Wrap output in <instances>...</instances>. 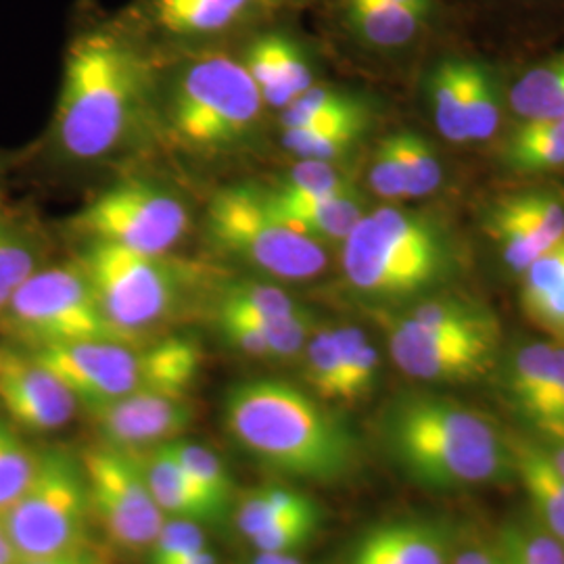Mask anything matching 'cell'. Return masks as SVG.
I'll return each mask as SVG.
<instances>
[{
	"label": "cell",
	"instance_id": "1",
	"mask_svg": "<svg viewBox=\"0 0 564 564\" xmlns=\"http://www.w3.org/2000/svg\"><path fill=\"white\" fill-rule=\"evenodd\" d=\"M149 63L120 28L80 32L65 53L53 142L72 162H97L118 151L141 118Z\"/></svg>",
	"mask_w": 564,
	"mask_h": 564
},
{
	"label": "cell",
	"instance_id": "2",
	"mask_svg": "<svg viewBox=\"0 0 564 564\" xmlns=\"http://www.w3.org/2000/svg\"><path fill=\"white\" fill-rule=\"evenodd\" d=\"M230 437L263 466L297 479L337 481L358 460V445L323 402L295 384L256 379L228 391Z\"/></svg>",
	"mask_w": 564,
	"mask_h": 564
},
{
	"label": "cell",
	"instance_id": "3",
	"mask_svg": "<svg viewBox=\"0 0 564 564\" xmlns=\"http://www.w3.org/2000/svg\"><path fill=\"white\" fill-rule=\"evenodd\" d=\"M395 463L429 489L458 491L514 479L510 437L485 414L433 393H410L384 421Z\"/></svg>",
	"mask_w": 564,
	"mask_h": 564
},
{
	"label": "cell",
	"instance_id": "4",
	"mask_svg": "<svg viewBox=\"0 0 564 564\" xmlns=\"http://www.w3.org/2000/svg\"><path fill=\"white\" fill-rule=\"evenodd\" d=\"M32 351L84 408L139 393L188 395L203 366L199 343L186 337L72 343Z\"/></svg>",
	"mask_w": 564,
	"mask_h": 564
},
{
	"label": "cell",
	"instance_id": "5",
	"mask_svg": "<svg viewBox=\"0 0 564 564\" xmlns=\"http://www.w3.org/2000/svg\"><path fill=\"white\" fill-rule=\"evenodd\" d=\"M343 274L370 297L398 300L433 286L447 274L449 249L429 218L379 207L364 214L343 241Z\"/></svg>",
	"mask_w": 564,
	"mask_h": 564
},
{
	"label": "cell",
	"instance_id": "6",
	"mask_svg": "<svg viewBox=\"0 0 564 564\" xmlns=\"http://www.w3.org/2000/svg\"><path fill=\"white\" fill-rule=\"evenodd\" d=\"M262 95L241 57L205 51L184 63L170 120L176 137L199 151H224L245 141L263 109Z\"/></svg>",
	"mask_w": 564,
	"mask_h": 564
},
{
	"label": "cell",
	"instance_id": "7",
	"mask_svg": "<svg viewBox=\"0 0 564 564\" xmlns=\"http://www.w3.org/2000/svg\"><path fill=\"white\" fill-rule=\"evenodd\" d=\"M78 265L107 321L132 341L163 323L197 279L193 268L167 260V253L151 256L102 241H88Z\"/></svg>",
	"mask_w": 564,
	"mask_h": 564
},
{
	"label": "cell",
	"instance_id": "8",
	"mask_svg": "<svg viewBox=\"0 0 564 564\" xmlns=\"http://www.w3.org/2000/svg\"><path fill=\"white\" fill-rule=\"evenodd\" d=\"M207 230L224 251L279 281H312L328 262L324 245L284 223L256 186L218 191L207 205Z\"/></svg>",
	"mask_w": 564,
	"mask_h": 564
},
{
	"label": "cell",
	"instance_id": "9",
	"mask_svg": "<svg viewBox=\"0 0 564 564\" xmlns=\"http://www.w3.org/2000/svg\"><path fill=\"white\" fill-rule=\"evenodd\" d=\"M90 519L80 460L63 449L39 452L30 484L0 517L20 563L82 552Z\"/></svg>",
	"mask_w": 564,
	"mask_h": 564
},
{
	"label": "cell",
	"instance_id": "10",
	"mask_svg": "<svg viewBox=\"0 0 564 564\" xmlns=\"http://www.w3.org/2000/svg\"><path fill=\"white\" fill-rule=\"evenodd\" d=\"M0 330L28 349L86 341H132L102 314L80 265H42L7 305Z\"/></svg>",
	"mask_w": 564,
	"mask_h": 564
},
{
	"label": "cell",
	"instance_id": "11",
	"mask_svg": "<svg viewBox=\"0 0 564 564\" xmlns=\"http://www.w3.org/2000/svg\"><path fill=\"white\" fill-rule=\"evenodd\" d=\"M93 519L121 552H149L167 517L155 502L137 452L90 445L82 452Z\"/></svg>",
	"mask_w": 564,
	"mask_h": 564
},
{
	"label": "cell",
	"instance_id": "12",
	"mask_svg": "<svg viewBox=\"0 0 564 564\" xmlns=\"http://www.w3.org/2000/svg\"><path fill=\"white\" fill-rule=\"evenodd\" d=\"M188 226V209L176 195L141 181L102 191L74 220V228L88 241L111 242L151 256L176 247Z\"/></svg>",
	"mask_w": 564,
	"mask_h": 564
},
{
	"label": "cell",
	"instance_id": "13",
	"mask_svg": "<svg viewBox=\"0 0 564 564\" xmlns=\"http://www.w3.org/2000/svg\"><path fill=\"white\" fill-rule=\"evenodd\" d=\"M387 345L395 366L424 383H466L496 360L500 335H442L403 318H387Z\"/></svg>",
	"mask_w": 564,
	"mask_h": 564
},
{
	"label": "cell",
	"instance_id": "14",
	"mask_svg": "<svg viewBox=\"0 0 564 564\" xmlns=\"http://www.w3.org/2000/svg\"><path fill=\"white\" fill-rule=\"evenodd\" d=\"M0 410L21 431L51 433L74 419L78 400L32 349L0 343Z\"/></svg>",
	"mask_w": 564,
	"mask_h": 564
},
{
	"label": "cell",
	"instance_id": "15",
	"mask_svg": "<svg viewBox=\"0 0 564 564\" xmlns=\"http://www.w3.org/2000/svg\"><path fill=\"white\" fill-rule=\"evenodd\" d=\"M487 235L500 247L512 272L523 274L535 258L564 237L563 197L552 191H524L489 209Z\"/></svg>",
	"mask_w": 564,
	"mask_h": 564
},
{
	"label": "cell",
	"instance_id": "16",
	"mask_svg": "<svg viewBox=\"0 0 564 564\" xmlns=\"http://www.w3.org/2000/svg\"><path fill=\"white\" fill-rule=\"evenodd\" d=\"M102 444L128 452L181 440L193 421L188 395L139 393L86 408Z\"/></svg>",
	"mask_w": 564,
	"mask_h": 564
},
{
	"label": "cell",
	"instance_id": "17",
	"mask_svg": "<svg viewBox=\"0 0 564 564\" xmlns=\"http://www.w3.org/2000/svg\"><path fill=\"white\" fill-rule=\"evenodd\" d=\"M281 0H149L147 18L176 41H209L270 18Z\"/></svg>",
	"mask_w": 564,
	"mask_h": 564
},
{
	"label": "cell",
	"instance_id": "18",
	"mask_svg": "<svg viewBox=\"0 0 564 564\" xmlns=\"http://www.w3.org/2000/svg\"><path fill=\"white\" fill-rule=\"evenodd\" d=\"M456 531L435 519H398L368 529L347 564H449Z\"/></svg>",
	"mask_w": 564,
	"mask_h": 564
},
{
	"label": "cell",
	"instance_id": "19",
	"mask_svg": "<svg viewBox=\"0 0 564 564\" xmlns=\"http://www.w3.org/2000/svg\"><path fill=\"white\" fill-rule=\"evenodd\" d=\"M241 61L270 107L284 109L314 86L305 48L286 32H258L242 48Z\"/></svg>",
	"mask_w": 564,
	"mask_h": 564
},
{
	"label": "cell",
	"instance_id": "20",
	"mask_svg": "<svg viewBox=\"0 0 564 564\" xmlns=\"http://www.w3.org/2000/svg\"><path fill=\"white\" fill-rule=\"evenodd\" d=\"M139 460L149 489L167 519L209 523L223 517V510L203 494L165 444L149 447L144 456L139 454Z\"/></svg>",
	"mask_w": 564,
	"mask_h": 564
},
{
	"label": "cell",
	"instance_id": "21",
	"mask_svg": "<svg viewBox=\"0 0 564 564\" xmlns=\"http://www.w3.org/2000/svg\"><path fill=\"white\" fill-rule=\"evenodd\" d=\"M265 197L284 223L321 245L345 241L366 214L354 188L337 195L307 199L281 197L272 191H265Z\"/></svg>",
	"mask_w": 564,
	"mask_h": 564
},
{
	"label": "cell",
	"instance_id": "22",
	"mask_svg": "<svg viewBox=\"0 0 564 564\" xmlns=\"http://www.w3.org/2000/svg\"><path fill=\"white\" fill-rule=\"evenodd\" d=\"M514 479L523 485L531 517L564 544V477L542 445L510 437Z\"/></svg>",
	"mask_w": 564,
	"mask_h": 564
},
{
	"label": "cell",
	"instance_id": "23",
	"mask_svg": "<svg viewBox=\"0 0 564 564\" xmlns=\"http://www.w3.org/2000/svg\"><path fill=\"white\" fill-rule=\"evenodd\" d=\"M339 11L347 32L375 51L405 48L429 25L395 0H339Z\"/></svg>",
	"mask_w": 564,
	"mask_h": 564
},
{
	"label": "cell",
	"instance_id": "24",
	"mask_svg": "<svg viewBox=\"0 0 564 564\" xmlns=\"http://www.w3.org/2000/svg\"><path fill=\"white\" fill-rule=\"evenodd\" d=\"M41 230L28 216L0 203V318L23 282L46 265Z\"/></svg>",
	"mask_w": 564,
	"mask_h": 564
},
{
	"label": "cell",
	"instance_id": "25",
	"mask_svg": "<svg viewBox=\"0 0 564 564\" xmlns=\"http://www.w3.org/2000/svg\"><path fill=\"white\" fill-rule=\"evenodd\" d=\"M521 302L531 323L564 345V237L524 270Z\"/></svg>",
	"mask_w": 564,
	"mask_h": 564
},
{
	"label": "cell",
	"instance_id": "26",
	"mask_svg": "<svg viewBox=\"0 0 564 564\" xmlns=\"http://www.w3.org/2000/svg\"><path fill=\"white\" fill-rule=\"evenodd\" d=\"M502 163L517 172L564 167V116L523 120L502 144Z\"/></svg>",
	"mask_w": 564,
	"mask_h": 564
},
{
	"label": "cell",
	"instance_id": "27",
	"mask_svg": "<svg viewBox=\"0 0 564 564\" xmlns=\"http://www.w3.org/2000/svg\"><path fill=\"white\" fill-rule=\"evenodd\" d=\"M508 99L521 120L564 116V53L524 72Z\"/></svg>",
	"mask_w": 564,
	"mask_h": 564
},
{
	"label": "cell",
	"instance_id": "28",
	"mask_svg": "<svg viewBox=\"0 0 564 564\" xmlns=\"http://www.w3.org/2000/svg\"><path fill=\"white\" fill-rule=\"evenodd\" d=\"M466 74H468V59L445 57L433 67L429 78L435 126L444 139L456 144L468 142L466 123H464Z\"/></svg>",
	"mask_w": 564,
	"mask_h": 564
},
{
	"label": "cell",
	"instance_id": "29",
	"mask_svg": "<svg viewBox=\"0 0 564 564\" xmlns=\"http://www.w3.org/2000/svg\"><path fill=\"white\" fill-rule=\"evenodd\" d=\"M368 126V116L343 118L305 128H284L282 144L300 160L333 162L347 153Z\"/></svg>",
	"mask_w": 564,
	"mask_h": 564
},
{
	"label": "cell",
	"instance_id": "30",
	"mask_svg": "<svg viewBox=\"0 0 564 564\" xmlns=\"http://www.w3.org/2000/svg\"><path fill=\"white\" fill-rule=\"evenodd\" d=\"M405 318L424 330L442 335H500L491 312L458 297L421 303Z\"/></svg>",
	"mask_w": 564,
	"mask_h": 564
},
{
	"label": "cell",
	"instance_id": "31",
	"mask_svg": "<svg viewBox=\"0 0 564 564\" xmlns=\"http://www.w3.org/2000/svg\"><path fill=\"white\" fill-rule=\"evenodd\" d=\"M312 508H316V502L303 491L289 487H265L242 498L235 512V524L242 538L251 540L272 524L286 521Z\"/></svg>",
	"mask_w": 564,
	"mask_h": 564
},
{
	"label": "cell",
	"instance_id": "32",
	"mask_svg": "<svg viewBox=\"0 0 564 564\" xmlns=\"http://www.w3.org/2000/svg\"><path fill=\"white\" fill-rule=\"evenodd\" d=\"M558 343H527L512 358L508 370V393L517 410L524 416L529 408L542 395L556 366Z\"/></svg>",
	"mask_w": 564,
	"mask_h": 564
},
{
	"label": "cell",
	"instance_id": "33",
	"mask_svg": "<svg viewBox=\"0 0 564 564\" xmlns=\"http://www.w3.org/2000/svg\"><path fill=\"white\" fill-rule=\"evenodd\" d=\"M343 362V403L360 402L366 398L379 372V351L362 328L343 324L335 326Z\"/></svg>",
	"mask_w": 564,
	"mask_h": 564
},
{
	"label": "cell",
	"instance_id": "34",
	"mask_svg": "<svg viewBox=\"0 0 564 564\" xmlns=\"http://www.w3.org/2000/svg\"><path fill=\"white\" fill-rule=\"evenodd\" d=\"M303 379L321 402L343 403V362L335 328H316L303 347Z\"/></svg>",
	"mask_w": 564,
	"mask_h": 564
},
{
	"label": "cell",
	"instance_id": "35",
	"mask_svg": "<svg viewBox=\"0 0 564 564\" xmlns=\"http://www.w3.org/2000/svg\"><path fill=\"white\" fill-rule=\"evenodd\" d=\"M498 545L506 564H564V544L533 517L512 519L500 529Z\"/></svg>",
	"mask_w": 564,
	"mask_h": 564
},
{
	"label": "cell",
	"instance_id": "36",
	"mask_svg": "<svg viewBox=\"0 0 564 564\" xmlns=\"http://www.w3.org/2000/svg\"><path fill=\"white\" fill-rule=\"evenodd\" d=\"M39 452L30 449L20 429L0 416V517L18 502L30 484Z\"/></svg>",
	"mask_w": 564,
	"mask_h": 564
},
{
	"label": "cell",
	"instance_id": "37",
	"mask_svg": "<svg viewBox=\"0 0 564 564\" xmlns=\"http://www.w3.org/2000/svg\"><path fill=\"white\" fill-rule=\"evenodd\" d=\"M356 116H368L362 102L356 101L354 97L339 93L335 88L314 84L289 107H284L282 126L305 128V126H318L326 121L356 118Z\"/></svg>",
	"mask_w": 564,
	"mask_h": 564
},
{
	"label": "cell",
	"instance_id": "38",
	"mask_svg": "<svg viewBox=\"0 0 564 564\" xmlns=\"http://www.w3.org/2000/svg\"><path fill=\"white\" fill-rule=\"evenodd\" d=\"M303 305L295 302L281 286L268 282H237L228 286L218 302L220 314H235L247 318H284L295 314Z\"/></svg>",
	"mask_w": 564,
	"mask_h": 564
},
{
	"label": "cell",
	"instance_id": "39",
	"mask_svg": "<svg viewBox=\"0 0 564 564\" xmlns=\"http://www.w3.org/2000/svg\"><path fill=\"white\" fill-rule=\"evenodd\" d=\"M165 447L174 454V458L191 475V479L199 485L203 494L224 512L228 502L232 500L235 485L223 460L205 445L184 440L167 442Z\"/></svg>",
	"mask_w": 564,
	"mask_h": 564
},
{
	"label": "cell",
	"instance_id": "40",
	"mask_svg": "<svg viewBox=\"0 0 564 564\" xmlns=\"http://www.w3.org/2000/svg\"><path fill=\"white\" fill-rule=\"evenodd\" d=\"M466 137L470 141H487L500 123V105L491 72L479 61L468 59L466 74Z\"/></svg>",
	"mask_w": 564,
	"mask_h": 564
},
{
	"label": "cell",
	"instance_id": "41",
	"mask_svg": "<svg viewBox=\"0 0 564 564\" xmlns=\"http://www.w3.org/2000/svg\"><path fill=\"white\" fill-rule=\"evenodd\" d=\"M402 163L405 199H421L437 191L442 182V165L433 147L416 132L391 134Z\"/></svg>",
	"mask_w": 564,
	"mask_h": 564
},
{
	"label": "cell",
	"instance_id": "42",
	"mask_svg": "<svg viewBox=\"0 0 564 564\" xmlns=\"http://www.w3.org/2000/svg\"><path fill=\"white\" fill-rule=\"evenodd\" d=\"M349 188H354V184L333 163L302 160L284 174L279 186L270 191L281 197L307 199V197L337 195Z\"/></svg>",
	"mask_w": 564,
	"mask_h": 564
},
{
	"label": "cell",
	"instance_id": "43",
	"mask_svg": "<svg viewBox=\"0 0 564 564\" xmlns=\"http://www.w3.org/2000/svg\"><path fill=\"white\" fill-rule=\"evenodd\" d=\"M318 524H321V510L316 506L307 512L272 524L270 529L253 535L249 544L253 545L258 554H293L295 550H300L314 538V533L318 531Z\"/></svg>",
	"mask_w": 564,
	"mask_h": 564
},
{
	"label": "cell",
	"instance_id": "44",
	"mask_svg": "<svg viewBox=\"0 0 564 564\" xmlns=\"http://www.w3.org/2000/svg\"><path fill=\"white\" fill-rule=\"evenodd\" d=\"M203 547H207V544L202 523L186 519H167L149 547V563H172L182 556L199 552Z\"/></svg>",
	"mask_w": 564,
	"mask_h": 564
},
{
	"label": "cell",
	"instance_id": "45",
	"mask_svg": "<svg viewBox=\"0 0 564 564\" xmlns=\"http://www.w3.org/2000/svg\"><path fill=\"white\" fill-rule=\"evenodd\" d=\"M368 181H370L372 191L379 197L391 199V202L405 199L402 163H400V155H398L393 137H387V139L379 142V147L372 155Z\"/></svg>",
	"mask_w": 564,
	"mask_h": 564
},
{
	"label": "cell",
	"instance_id": "46",
	"mask_svg": "<svg viewBox=\"0 0 564 564\" xmlns=\"http://www.w3.org/2000/svg\"><path fill=\"white\" fill-rule=\"evenodd\" d=\"M533 426L544 433L545 437L554 444L564 442V393L552 403L544 414L533 423Z\"/></svg>",
	"mask_w": 564,
	"mask_h": 564
},
{
	"label": "cell",
	"instance_id": "47",
	"mask_svg": "<svg viewBox=\"0 0 564 564\" xmlns=\"http://www.w3.org/2000/svg\"><path fill=\"white\" fill-rule=\"evenodd\" d=\"M20 564H99L86 550L65 554V556H53V558H39V561H21Z\"/></svg>",
	"mask_w": 564,
	"mask_h": 564
},
{
	"label": "cell",
	"instance_id": "48",
	"mask_svg": "<svg viewBox=\"0 0 564 564\" xmlns=\"http://www.w3.org/2000/svg\"><path fill=\"white\" fill-rule=\"evenodd\" d=\"M0 564H20V556L11 544L2 521H0Z\"/></svg>",
	"mask_w": 564,
	"mask_h": 564
},
{
	"label": "cell",
	"instance_id": "49",
	"mask_svg": "<svg viewBox=\"0 0 564 564\" xmlns=\"http://www.w3.org/2000/svg\"><path fill=\"white\" fill-rule=\"evenodd\" d=\"M251 564H303L295 554H256Z\"/></svg>",
	"mask_w": 564,
	"mask_h": 564
},
{
	"label": "cell",
	"instance_id": "50",
	"mask_svg": "<svg viewBox=\"0 0 564 564\" xmlns=\"http://www.w3.org/2000/svg\"><path fill=\"white\" fill-rule=\"evenodd\" d=\"M165 564H218V561H216V556L207 547H203L199 552H193L188 556H182L178 561Z\"/></svg>",
	"mask_w": 564,
	"mask_h": 564
},
{
	"label": "cell",
	"instance_id": "51",
	"mask_svg": "<svg viewBox=\"0 0 564 564\" xmlns=\"http://www.w3.org/2000/svg\"><path fill=\"white\" fill-rule=\"evenodd\" d=\"M547 454H550L554 466L558 468V473L564 477V442L563 444H554L552 449H547Z\"/></svg>",
	"mask_w": 564,
	"mask_h": 564
},
{
	"label": "cell",
	"instance_id": "52",
	"mask_svg": "<svg viewBox=\"0 0 564 564\" xmlns=\"http://www.w3.org/2000/svg\"><path fill=\"white\" fill-rule=\"evenodd\" d=\"M0 203H2V193H0Z\"/></svg>",
	"mask_w": 564,
	"mask_h": 564
},
{
	"label": "cell",
	"instance_id": "53",
	"mask_svg": "<svg viewBox=\"0 0 564 564\" xmlns=\"http://www.w3.org/2000/svg\"><path fill=\"white\" fill-rule=\"evenodd\" d=\"M282 2H284V0H281V4H282Z\"/></svg>",
	"mask_w": 564,
	"mask_h": 564
},
{
	"label": "cell",
	"instance_id": "54",
	"mask_svg": "<svg viewBox=\"0 0 564 564\" xmlns=\"http://www.w3.org/2000/svg\"><path fill=\"white\" fill-rule=\"evenodd\" d=\"M99 564H102V563H99Z\"/></svg>",
	"mask_w": 564,
	"mask_h": 564
}]
</instances>
